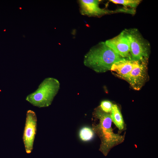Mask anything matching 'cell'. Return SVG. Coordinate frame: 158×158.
<instances>
[{
    "label": "cell",
    "mask_w": 158,
    "mask_h": 158,
    "mask_svg": "<svg viewBox=\"0 0 158 158\" xmlns=\"http://www.w3.org/2000/svg\"><path fill=\"white\" fill-rule=\"evenodd\" d=\"M93 115L92 130L101 140L99 150L106 156L111 148L123 142L125 135L113 132L110 114L103 111L99 107L95 109Z\"/></svg>",
    "instance_id": "cell-1"
},
{
    "label": "cell",
    "mask_w": 158,
    "mask_h": 158,
    "mask_svg": "<svg viewBox=\"0 0 158 158\" xmlns=\"http://www.w3.org/2000/svg\"><path fill=\"white\" fill-rule=\"evenodd\" d=\"M126 59L116 53L105 42H101L92 47L86 54L83 63L95 71L102 73L110 70L114 63Z\"/></svg>",
    "instance_id": "cell-2"
},
{
    "label": "cell",
    "mask_w": 158,
    "mask_h": 158,
    "mask_svg": "<svg viewBox=\"0 0 158 158\" xmlns=\"http://www.w3.org/2000/svg\"><path fill=\"white\" fill-rule=\"evenodd\" d=\"M60 88V83L58 80L52 77L46 78L35 92L27 96L26 100L33 106L39 108L49 107Z\"/></svg>",
    "instance_id": "cell-3"
},
{
    "label": "cell",
    "mask_w": 158,
    "mask_h": 158,
    "mask_svg": "<svg viewBox=\"0 0 158 158\" xmlns=\"http://www.w3.org/2000/svg\"><path fill=\"white\" fill-rule=\"evenodd\" d=\"M129 44L131 60L134 61L147 59L149 45L137 29H126L122 31Z\"/></svg>",
    "instance_id": "cell-4"
},
{
    "label": "cell",
    "mask_w": 158,
    "mask_h": 158,
    "mask_svg": "<svg viewBox=\"0 0 158 158\" xmlns=\"http://www.w3.org/2000/svg\"><path fill=\"white\" fill-rule=\"evenodd\" d=\"M147 60L135 61L132 70L123 78L135 90H140L145 82L147 78Z\"/></svg>",
    "instance_id": "cell-5"
},
{
    "label": "cell",
    "mask_w": 158,
    "mask_h": 158,
    "mask_svg": "<svg viewBox=\"0 0 158 158\" xmlns=\"http://www.w3.org/2000/svg\"><path fill=\"white\" fill-rule=\"evenodd\" d=\"M37 118L35 113L31 110L26 114L23 140L26 152L31 153L33 149L34 141L37 130Z\"/></svg>",
    "instance_id": "cell-6"
},
{
    "label": "cell",
    "mask_w": 158,
    "mask_h": 158,
    "mask_svg": "<svg viewBox=\"0 0 158 158\" xmlns=\"http://www.w3.org/2000/svg\"><path fill=\"white\" fill-rule=\"evenodd\" d=\"M105 43L123 58L131 60L128 42L122 32L114 37L106 41Z\"/></svg>",
    "instance_id": "cell-7"
},
{
    "label": "cell",
    "mask_w": 158,
    "mask_h": 158,
    "mask_svg": "<svg viewBox=\"0 0 158 158\" xmlns=\"http://www.w3.org/2000/svg\"><path fill=\"white\" fill-rule=\"evenodd\" d=\"M100 1L98 0H80L81 14L89 16H99L116 12L101 8L99 6Z\"/></svg>",
    "instance_id": "cell-8"
},
{
    "label": "cell",
    "mask_w": 158,
    "mask_h": 158,
    "mask_svg": "<svg viewBox=\"0 0 158 158\" xmlns=\"http://www.w3.org/2000/svg\"><path fill=\"white\" fill-rule=\"evenodd\" d=\"M135 61L126 59L114 63L110 70L115 73L117 76L123 79L132 70Z\"/></svg>",
    "instance_id": "cell-9"
},
{
    "label": "cell",
    "mask_w": 158,
    "mask_h": 158,
    "mask_svg": "<svg viewBox=\"0 0 158 158\" xmlns=\"http://www.w3.org/2000/svg\"><path fill=\"white\" fill-rule=\"evenodd\" d=\"M110 115L112 120L116 126L120 130L124 128L123 118L119 108L116 104H113Z\"/></svg>",
    "instance_id": "cell-10"
},
{
    "label": "cell",
    "mask_w": 158,
    "mask_h": 158,
    "mask_svg": "<svg viewBox=\"0 0 158 158\" xmlns=\"http://www.w3.org/2000/svg\"><path fill=\"white\" fill-rule=\"evenodd\" d=\"M94 132L90 128L85 127L80 129L79 136L81 140L83 141H87L93 138Z\"/></svg>",
    "instance_id": "cell-11"
},
{
    "label": "cell",
    "mask_w": 158,
    "mask_h": 158,
    "mask_svg": "<svg viewBox=\"0 0 158 158\" xmlns=\"http://www.w3.org/2000/svg\"><path fill=\"white\" fill-rule=\"evenodd\" d=\"M115 4H120L125 6L136 8L141 1L140 0H110Z\"/></svg>",
    "instance_id": "cell-12"
},
{
    "label": "cell",
    "mask_w": 158,
    "mask_h": 158,
    "mask_svg": "<svg viewBox=\"0 0 158 158\" xmlns=\"http://www.w3.org/2000/svg\"><path fill=\"white\" fill-rule=\"evenodd\" d=\"M112 105L113 104L110 101L104 100L101 102L99 107L104 112L109 113L111 111Z\"/></svg>",
    "instance_id": "cell-13"
},
{
    "label": "cell",
    "mask_w": 158,
    "mask_h": 158,
    "mask_svg": "<svg viewBox=\"0 0 158 158\" xmlns=\"http://www.w3.org/2000/svg\"><path fill=\"white\" fill-rule=\"evenodd\" d=\"M20 8V9H21V8Z\"/></svg>",
    "instance_id": "cell-14"
}]
</instances>
